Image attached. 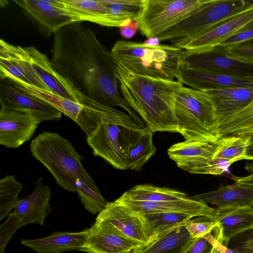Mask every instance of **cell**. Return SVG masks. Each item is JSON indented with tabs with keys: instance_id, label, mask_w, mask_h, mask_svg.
I'll use <instances>...</instances> for the list:
<instances>
[{
	"instance_id": "cell-1",
	"label": "cell",
	"mask_w": 253,
	"mask_h": 253,
	"mask_svg": "<svg viewBox=\"0 0 253 253\" xmlns=\"http://www.w3.org/2000/svg\"><path fill=\"white\" fill-rule=\"evenodd\" d=\"M52 67L76 91L104 105L125 110L144 127L140 117L123 97L117 77V64L94 32L73 22L54 34Z\"/></svg>"
},
{
	"instance_id": "cell-2",
	"label": "cell",
	"mask_w": 253,
	"mask_h": 253,
	"mask_svg": "<svg viewBox=\"0 0 253 253\" xmlns=\"http://www.w3.org/2000/svg\"><path fill=\"white\" fill-rule=\"evenodd\" d=\"M121 94L153 132L178 133L175 114L177 96L183 87L178 80L135 74L116 63Z\"/></svg>"
},
{
	"instance_id": "cell-3",
	"label": "cell",
	"mask_w": 253,
	"mask_h": 253,
	"mask_svg": "<svg viewBox=\"0 0 253 253\" xmlns=\"http://www.w3.org/2000/svg\"><path fill=\"white\" fill-rule=\"evenodd\" d=\"M111 53L116 63L133 73L177 80L184 50L174 45H148L143 42L118 40L113 46Z\"/></svg>"
},
{
	"instance_id": "cell-4",
	"label": "cell",
	"mask_w": 253,
	"mask_h": 253,
	"mask_svg": "<svg viewBox=\"0 0 253 253\" xmlns=\"http://www.w3.org/2000/svg\"><path fill=\"white\" fill-rule=\"evenodd\" d=\"M33 157L44 166L57 185L70 192H76L78 179L88 174L81 155L71 142L56 132L44 131L30 145Z\"/></svg>"
},
{
	"instance_id": "cell-5",
	"label": "cell",
	"mask_w": 253,
	"mask_h": 253,
	"mask_svg": "<svg viewBox=\"0 0 253 253\" xmlns=\"http://www.w3.org/2000/svg\"><path fill=\"white\" fill-rule=\"evenodd\" d=\"M178 133L186 141H217L218 122L213 104L201 90L183 86L175 104Z\"/></svg>"
},
{
	"instance_id": "cell-6",
	"label": "cell",
	"mask_w": 253,
	"mask_h": 253,
	"mask_svg": "<svg viewBox=\"0 0 253 253\" xmlns=\"http://www.w3.org/2000/svg\"><path fill=\"white\" fill-rule=\"evenodd\" d=\"M252 8L253 0H205L191 15L157 37L160 42L191 39Z\"/></svg>"
},
{
	"instance_id": "cell-7",
	"label": "cell",
	"mask_w": 253,
	"mask_h": 253,
	"mask_svg": "<svg viewBox=\"0 0 253 253\" xmlns=\"http://www.w3.org/2000/svg\"><path fill=\"white\" fill-rule=\"evenodd\" d=\"M205 0H143L137 19L140 33L147 39L157 37L189 16Z\"/></svg>"
},
{
	"instance_id": "cell-8",
	"label": "cell",
	"mask_w": 253,
	"mask_h": 253,
	"mask_svg": "<svg viewBox=\"0 0 253 253\" xmlns=\"http://www.w3.org/2000/svg\"><path fill=\"white\" fill-rule=\"evenodd\" d=\"M182 66L253 81V63L230 56L226 47L220 45L199 50H184Z\"/></svg>"
},
{
	"instance_id": "cell-9",
	"label": "cell",
	"mask_w": 253,
	"mask_h": 253,
	"mask_svg": "<svg viewBox=\"0 0 253 253\" xmlns=\"http://www.w3.org/2000/svg\"><path fill=\"white\" fill-rule=\"evenodd\" d=\"M93 225L133 240L145 247L151 243L139 215L117 200L108 202Z\"/></svg>"
},
{
	"instance_id": "cell-10",
	"label": "cell",
	"mask_w": 253,
	"mask_h": 253,
	"mask_svg": "<svg viewBox=\"0 0 253 253\" xmlns=\"http://www.w3.org/2000/svg\"><path fill=\"white\" fill-rule=\"evenodd\" d=\"M129 130L118 125L103 123L86 137V142L94 156L102 158L115 169L124 170L125 145Z\"/></svg>"
},
{
	"instance_id": "cell-11",
	"label": "cell",
	"mask_w": 253,
	"mask_h": 253,
	"mask_svg": "<svg viewBox=\"0 0 253 253\" xmlns=\"http://www.w3.org/2000/svg\"><path fill=\"white\" fill-rule=\"evenodd\" d=\"M218 141L185 140L171 146L168 154L181 169L192 173L209 174Z\"/></svg>"
},
{
	"instance_id": "cell-12",
	"label": "cell",
	"mask_w": 253,
	"mask_h": 253,
	"mask_svg": "<svg viewBox=\"0 0 253 253\" xmlns=\"http://www.w3.org/2000/svg\"><path fill=\"white\" fill-rule=\"evenodd\" d=\"M10 79H18L49 90L33 68L30 56L25 47L0 39V80Z\"/></svg>"
},
{
	"instance_id": "cell-13",
	"label": "cell",
	"mask_w": 253,
	"mask_h": 253,
	"mask_svg": "<svg viewBox=\"0 0 253 253\" xmlns=\"http://www.w3.org/2000/svg\"><path fill=\"white\" fill-rule=\"evenodd\" d=\"M41 123L29 111L0 109V144L17 148L29 141Z\"/></svg>"
},
{
	"instance_id": "cell-14",
	"label": "cell",
	"mask_w": 253,
	"mask_h": 253,
	"mask_svg": "<svg viewBox=\"0 0 253 253\" xmlns=\"http://www.w3.org/2000/svg\"><path fill=\"white\" fill-rule=\"evenodd\" d=\"M13 2L45 38L73 23L55 6L53 0H15Z\"/></svg>"
},
{
	"instance_id": "cell-15",
	"label": "cell",
	"mask_w": 253,
	"mask_h": 253,
	"mask_svg": "<svg viewBox=\"0 0 253 253\" xmlns=\"http://www.w3.org/2000/svg\"><path fill=\"white\" fill-rule=\"evenodd\" d=\"M0 107L29 111L40 122L58 121L62 113L45 102L17 88L6 80H0Z\"/></svg>"
},
{
	"instance_id": "cell-16",
	"label": "cell",
	"mask_w": 253,
	"mask_h": 253,
	"mask_svg": "<svg viewBox=\"0 0 253 253\" xmlns=\"http://www.w3.org/2000/svg\"><path fill=\"white\" fill-rule=\"evenodd\" d=\"M117 200L131 211L142 213L179 212L195 217L206 216L212 220L216 209L201 201L189 197L176 201L165 202H145L131 201L120 197Z\"/></svg>"
},
{
	"instance_id": "cell-17",
	"label": "cell",
	"mask_w": 253,
	"mask_h": 253,
	"mask_svg": "<svg viewBox=\"0 0 253 253\" xmlns=\"http://www.w3.org/2000/svg\"><path fill=\"white\" fill-rule=\"evenodd\" d=\"M253 20V8L189 39H178L174 46L184 50H199L219 45Z\"/></svg>"
},
{
	"instance_id": "cell-18",
	"label": "cell",
	"mask_w": 253,
	"mask_h": 253,
	"mask_svg": "<svg viewBox=\"0 0 253 253\" xmlns=\"http://www.w3.org/2000/svg\"><path fill=\"white\" fill-rule=\"evenodd\" d=\"M145 247L126 237L93 225L80 251L85 253H139Z\"/></svg>"
},
{
	"instance_id": "cell-19",
	"label": "cell",
	"mask_w": 253,
	"mask_h": 253,
	"mask_svg": "<svg viewBox=\"0 0 253 253\" xmlns=\"http://www.w3.org/2000/svg\"><path fill=\"white\" fill-rule=\"evenodd\" d=\"M35 184L32 194L19 200L12 212L22 227L31 223L43 225L45 218L51 212L50 187L43 183L42 176Z\"/></svg>"
},
{
	"instance_id": "cell-20",
	"label": "cell",
	"mask_w": 253,
	"mask_h": 253,
	"mask_svg": "<svg viewBox=\"0 0 253 253\" xmlns=\"http://www.w3.org/2000/svg\"><path fill=\"white\" fill-rule=\"evenodd\" d=\"M189 198L214 205L220 210L253 208V185L235 182L231 185H220L216 190Z\"/></svg>"
},
{
	"instance_id": "cell-21",
	"label": "cell",
	"mask_w": 253,
	"mask_h": 253,
	"mask_svg": "<svg viewBox=\"0 0 253 253\" xmlns=\"http://www.w3.org/2000/svg\"><path fill=\"white\" fill-rule=\"evenodd\" d=\"M212 220L216 226L214 236L217 241L227 246L236 235L253 229V208L220 210L216 209Z\"/></svg>"
},
{
	"instance_id": "cell-22",
	"label": "cell",
	"mask_w": 253,
	"mask_h": 253,
	"mask_svg": "<svg viewBox=\"0 0 253 253\" xmlns=\"http://www.w3.org/2000/svg\"><path fill=\"white\" fill-rule=\"evenodd\" d=\"M203 91L213 104L218 126L247 106L253 98V87H229Z\"/></svg>"
},
{
	"instance_id": "cell-23",
	"label": "cell",
	"mask_w": 253,
	"mask_h": 253,
	"mask_svg": "<svg viewBox=\"0 0 253 253\" xmlns=\"http://www.w3.org/2000/svg\"><path fill=\"white\" fill-rule=\"evenodd\" d=\"M55 6L73 22L89 21L114 27L108 8L101 0H53Z\"/></svg>"
},
{
	"instance_id": "cell-24",
	"label": "cell",
	"mask_w": 253,
	"mask_h": 253,
	"mask_svg": "<svg viewBox=\"0 0 253 253\" xmlns=\"http://www.w3.org/2000/svg\"><path fill=\"white\" fill-rule=\"evenodd\" d=\"M32 67L49 90L64 98L79 103L77 92L52 67L47 55L35 46L25 47Z\"/></svg>"
},
{
	"instance_id": "cell-25",
	"label": "cell",
	"mask_w": 253,
	"mask_h": 253,
	"mask_svg": "<svg viewBox=\"0 0 253 253\" xmlns=\"http://www.w3.org/2000/svg\"><path fill=\"white\" fill-rule=\"evenodd\" d=\"M89 228L80 232H55L41 238L21 240V244L38 253H61L79 250L84 244Z\"/></svg>"
},
{
	"instance_id": "cell-26",
	"label": "cell",
	"mask_w": 253,
	"mask_h": 253,
	"mask_svg": "<svg viewBox=\"0 0 253 253\" xmlns=\"http://www.w3.org/2000/svg\"><path fill=\"white\" fill-rule=\"evenodd\" d=\"M177 80L191 88L202 91L229 87H253V81L240 79L182 66Z\"/></svg>"
},
{
	"instance_id": "cell-27",
	"label": "cell",
	"mask_w": 253,
	"mask_h": 253,
	"mask_svg": "<svg viewBox=\"0 0 253 253\" xmlns=\"http://www.w3.org/2000/svg\"><path fill=\"white\" fill-rule=\"evenodd\" d=\"M153 133L147 127L129 131L125 145V169L139 171L155 154Z\"/></svg>"
},
{
	"instance_id": "cell-28",
	"label": "cell",
	"mask_w": 253,
	"mask_h": 253,
	"mask_svg": "<svg viewBox=\"0 0 253 253\" xmlns=\"http://www.w3.org/2000/svg\"><path fill=\"white\" fill-rule=\"evenodd\" d=\"M135 212L141 218L146 235L151 243L169 231L185 225L195 217L191 214L179 212L149 213Z\"/></svg>"
},
{
	"instance_id": "cell-29",
	"label": "cell",
	"mask_w": 253,
	"mask_h": 253,
	"mask_svg": "<svg viewBox=\"0 0 253 253\" xmlns=\"http://www.w3.org/2000/svg\"><path fill=\"white\" fill-rule=\"evenodd\" d=\"M194 239L182 225L166 232L139 253H183Z\"/></svg>"
},
{
	"instance_id": "cell-30",
	"label": "cell",
	"mask_w": 253,
	"mask_h": 253,
	"mask_svg": "<svg viewBox=\"0 0 253 253\" xmlns=\"http://www.w3.org/2000/svg\"><path fill=\"white\" fill-rule=\"evenodd\" d=\"M121 197L131 201L152 202L176 201L187 197L186 193L177 190L149 185H136Z\"/></svg>"
},
{
	"instance_id": "cell-31",
	"label": "cell",
	"mask_w": 253,
	"mask_h": 253,
	"mask_svg": "<svg viewBox=\"0 0 253 253\" xmlns=\"http://www.w3.org/2000/svg\"><path fill=\"white\" fill-rule=\"evenodd\" d=\"M250 144L246 137L237 135L223 136L218 140L212 159L232 163L244 160Z\"/></svg>"
},
{
	"instance_id": "cell-32",
	"label": "cell",
	"mask_w": 253,
	"mask_h": 253,
	"mask_svg": "<svg viewBox=\"0 0 253 253\" xmlns=\"http://www.w3.org/2000/svg\"><path fill=\"white\" fill-rule=\"evenodd\" d=\"M108 8L114 26L120 27L137 20L143 8V0H101Z\"/></svg>"
},
{
	"instance_id": "cell-33",
	"label": "cell",
	"mask_w": 253,
	"mask_h": 253,
	"mask_svg": "<svg viewBox=\"0 0 253 253\" xmlns=\"http://www.w3.org/2000/svg\"><path fill=\"white\" fill-rule=\"evenodd\" d=\"M76 192L84 208L91 213L99 214L108 203L88 174L78 179Z\"/></svg>"
},
{
	"instance_id": "cell-34",
	"label": "cell",
	"mask_w": 253,
	"mask_h": 253,
	"mask_svg": "<svg viewBox=\"0 0 253 253\" xmlns=\"http://www.w3.org/2000/svg\"><path fill=\"white\" fill-rule=\"evenodd\" d=\"M253 126V98L245 108L220 123L215 132L220 138L236 135Z\"/></svg>"
},
{
	"instance_id": "cell-35",
	"label": "cell",
	"mask_w": 253,
	"mask_h": 253,
	"mask_svg": "<svg viewBox=\"0 0 253 253\" xmlns=\"http://www.w3.org/2000/svg\"><path fill=\"white\" fill-rule=\"evenodd\" d=\"M23 185L14 175H6L0 180V220L7 216L19 200Z\"/></svg>"
},
{
	"instance_id": "cell-36",
	"label": "cell",
	"mask_w": 253,
	"mask_h": 253,
	"mask_svg": "<svg viewBox=\"0 0 253 253\" xmlns=\"http://www.w3.org/2000/svg\"><path fill=\"white\" fill-rule=\"evenodd\" d=\"M185 226L190 236L195 239L212 232L216 224L211 218L201 216L191 219L185 223Z\"/></svg>"
},
{
	"instance_id": "cell-37",
	"label": "cell",
	"mask_w": 253,
	"mask_h": 253,
	"mask_svg": "<svg viewBox=\"0 0 253 253\" xmlns=\"http://www.w3.org/2000/svg\"><path fill=\"white\" fill-rule=\"evenodd\" d=\"M22 225L17 218L12 212L0 226V253H4L8 242L15 232Z\"/></svg>"
},
{
	"instance_id": "cell-38",
	"label": "cell",
	"mask_w": 253,
	"mask_h": 253,
	"mask_svg": "<svg viewBox=\"0 0 253 253\" xmlns=\"http://www.w3.org/2000/svg\"><path fill=\"white\" fill-rule=\"evenodd\" d=\"M228 54L236 59L253 63V39L226 47Z\"/></svg>"
},
{
	"instance_id": "cell-39",
	"label": "cell",
	"mask_w": 253,
	"mask_h": 253,
	"mask_svg": "<svg viewBox=\"0 0 253 253\" xmlns=\"http://www.w3.org/2000/svg\"><path fill=\"white\" fill-rule=\"evenodd\" d=\"M252 39H253V20L225 39L219 45L228 47Z\"/></svg>"
},
{
	"instance_id": "cell-40",
	"label": "cell",
	"mask_w": 253,
	"mask_h": 253,
	"mask_svg": "<svg viewBox=\"0 0 253 253\" xmlns=\"http://www.w3.org/2000/svg\"><path fill=\"white\" fill-rule=\"evenodd\" d=\"M211 234L195 238L183 253H211L213 248L211 240Z\"/></svg>"
},
{
	"instance_id": "cell-41",
	"label": "cell",
	"mask_w": 253,
	"mask_h": 253,
	"mask_svg": "<svg viewBox=\"0 0 253 253\" xmlns=\"http://www.w3.org/2000/svg\"><path fill=\"white\" fill-rule=\"evenodd\" d=\"M139 30L137 20H132L119 27L120 33L121 36L125 39L132 38Z\"/></svg>"
},
{
	"instance_id": "cell-42",
	"label": "cell",
	"mask_w": 253,
	"mask_h": 253,
	"mask_svg": "<svg viewBox=\"0 0 253 253\" xmlns=\"http://www.w3.org/2000/svg\"><path fill=\"white\" fill-rule=\"evenodd\" d=\"M245 169L250 173L249 175L244 176L232 175L231 178L235 183L253 185V163H247Z\"/></svg>"
},
{
	"instance_id": "cell-43",
	"label": "cell",
	"mask_w": 253,
	"mask_h": 253,
	"mask_svg": "<svg viewBox=\"0 0 253 253\" xmlns=\"http://www.w3.org/2000/svg\"><path fill=\"white\" fill-rule=\"evenodd\" d=\"M211 240L213 246L220 253H237L235 251L228 248L227 246H225L216 240L214 235L211 234Z\"/></svg>"
},
{
	"instance_id": "cell-44",
	"label": "cell",
	"mask_w": 253,
	"mask_h": 253,
	"mask_svg": "<svg viewBox=\"0 0 253 253\" xmlns=\"http://www.w3.org/2000/svg\"><path fill=\"white\" fill-rule=\"evenodd\" d=\"M236 135L246 137L249 139L250 144L253 143V129L242 132Z\"/></svg>"
},
{
	"instance_id": "cell-45",
	"label": "cell",
	"mask_w": 253,
	"mask_h": 253,
	"mask_svg": "<svg viewBox=\"0 0 253 253\" xmlns=\"http://www.w3.org/2000/svg\"><path fill=\"white\" fill-rule=\"evenodd\" d=\"M160 41L157 37H153L147 39L143 43L148 45H158L160 44Z\"/></svg>"
},
{
	"instance_id": "cell-46",
	"label": "cell",
	"mask_w": 253,
	"mask_h": 253,
	"mask_svg": "<svg viewBox=\"0 0 253 253\" xmlns=\"http://www.w3.org/2000/svg\"><path fill=\"white\" fill-rule=\"evenodd\" d=\"M244 160H253V143L249 145Z\"/></svg>"
},
{
	"instance_id": "cell-47",
	"label": "cell",
	"mask_w": 253,
	"mask_h": 253,
	"mask_svg": "<svg viewBox=\"0 0 253 253\" xmlns=\"http://www.w3.org/2000/svg\"><path fill=\"white\" fill-rule=\"evenodd\" d=\"M211 253H220L213 246Z\"/></svg>"
}]
</instances>
